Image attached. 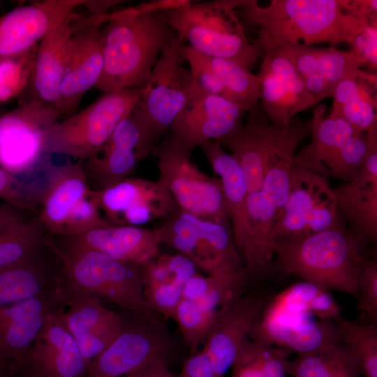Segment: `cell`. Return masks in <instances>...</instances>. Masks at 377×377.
I'll use <instances>...</instances> for the list:
<instances>
[{"instance_id":"obj_1","label":"cell","mask_w":377,"mask_h":377,"mask_svg":"<svg viewBox=\"0 0 377 377\" xmlns=\"http://www.w3.org/2000/svg\"><path fill=\"white\" fill-rule=\"evenodd\" d=\"M182 0H159L120 10L102 29L103 68L96 84L107 94L144 87L161 54L178 34L165 11Z\"/></svg>"},{"instance_id":"obj_2","label":"cell","mask_w":377,"mask_h":377,"mask_svg":"<svg viewBox=\"0 0 377 377\" xmlns=\"http://www.w3.org/2000/svg\"><path fill=\"white\" fill-rule=\"evenodd\" d=\"M241 8L249 23L258 28L253 43L264 54L289 45H351L369 27L348 12L343 0H272L267 6L245 0Z\"/></svg>"},{"instance_id":"obj_3","label":"cell","mask_w":377,"mask_h":377,"mask_svg":"<svg viewBox=\"0 0 377 377\" xmlns=\"http://www.w3.org/2000/svg\"><path fill=\"white\" fill-rule=\"evenodd\" d=\"M361 239L343 227L290 239H275L273 251L284 270L320 288L355 297L366 260Z\"/></svg>"},{"instance_id":"obj_4","label":"cell","mask_w":377,"mask_h":377,"mask_svg":"<svg viewBox=\"0 0 377 377\" xmlns=\"http://www.w3.org/2000/svg\"><path fill=\"white\" fill-rule=\"evenodd\" d=\"M46 244L59 259L64 303L96 297L121 309L149 312L145 300L144 265L126 263L93 250L65 251Z\"/></svg>"},{"instance_id":"obj_5","label":"cell","mask_w":377,"mask_h":377,"mask_svg":"<svg viewBox=\"0 0 377 377\" xmlns=\"http://www.w3.org/2000/svg\"><path fill=\"white\" fill-rule=\"evenodd\" d=\"M244 1L186 0L165 13L170 25L196 51L210 57L232 59L249 69L262 52L248 40L235 13Z\"/></svg>"},{"instance_id":"obj_6","label":"cell","mask_w":377,"mask_h":377,"mask_svg":"<svg viewBox=\"0 0 377 377\" xmlns=\"http://www.w3.org/2000/svg\"><path fill=\"white\" fill-rule=\"evenodd\" d=\"M122 327L117 337L87 364L84 377H121L156 361L170 364L178 346L166 318L150 311L122 309Z\"/></svg>"},{"instance_id":"obj_7","label":"cell","mask_w":377,"mask_h":377,"mask_svg":"<svg viewBox=\"0 0 377 377\" xmlns=\"http://www.w3.org/2000/svg\"><path fill=\"white\" fill-rule=\"evenodd\" d=\"M45 185L37 213L47 234L68 237L110 226L91 195L84 161L44 165Z\"/></svg>"},{"instance_id":"obj_8","label":"cell","mask_w":377,"mask_h":377,"mask_svg":"<svg viewBox=\"0 0 377 377\" xmlns=\"http://www.w3.org/2000/svg\"><path fill=\"white\" fill-rule=\"evenodd\" d=\"M144 87L103 94L80 112L57 121L45 133V153L89 159L139 103Z\"/></svg>"},{"instance_id":"obj_9","label":"cell","mask_w":377,"mask_h":377,"mask_svg":"<svg viewBox=\"0 0 377 377\" xmlns=\"http://www.w3.org/2000/svg\"><path fill=\"white\" fill-rule=\"evenodd\" d=\"M191 154L171 135L156 144L151 154L156 158L158 179L179 209L231 228L220 179L200 171L191 161Z\"/></svg>"},{"instance_id":"obj_10","label":"cell","mask_w":377,"mask_h":377,"mask_svg":"<svg viewBox=\"0 0 377 377\" xmlns=\"http://www.w3.org/2000/svg\"><path fill=\"white\" fill-rule=\"evenodd\" d=\"M156 229L161 244L177 250L209 276L248 277L231 228L178 209Z\"/></svg>"},{"instance_id":"obj_11","label":"cell","mask_w":377,"mask_h":377,"mask_svg":"<svg viewBox=\"0 0 377 377\" xmlns=\"http://www.w3.org/2000/svg\"><path fill=\"white\" fill-rule=\"evenodd\" d=\"M186 45L178 34L161 54L138 103L156 141L170 129L187 102L200 91L184 64Z\"/></svg>"},{"instance_id":"obj_12","label":"cell","mask_w":377,"mask_h":377,"mask_svg":"<svg viewBox=\"0 0 377 377\" xmlns=\"http://www.w3.org/2000/svg\"><path fill=\"white\" fill-rule=\"evenodd\" d=\"M341 227L333 188L325 177L293 163L288 198L273 229V242Z\"/></svg>"},{"instance_id":"obj_13","label":"cell","mask_w":377,"mask_h":377,"mask_svg":"<svg viewBox=\"0 0 377 377\" xmlns=\"http://www.w3.org/2000/svg\"><path fill=\"white\" fill-rule=\"evenodd\" d=\"M57 105L38 100L22 103L0 116V168L17 177L44 163L47 130L63 115Z\"/></svg>"},{"instance_id":"obj_14","label":"cell","mask_w":377,"mask_h":377,"mask_svg":"<svg viewBox=\"0 0 377 377\" xmlns=\"http://www.w3.org/2000/svg\"><path fill=\"white\" fill-rule=\"evenodd\" d=\"M155 142L137 104L101 147L84 161L89 187L103 189L131 175L151 154Z\"/></svg>"},{"instance_id":"obj_15","label":"cell","mask_w":377,"mask_h":377,"mask_svg":"<svg viewBox=\"0 0 377 377\" xmlns=\"http://www.w3.org/2000/svg\"><path fill=\"white\" fill-rule=\"evenodd\" d=\"M91 195L110 226H140L166 219L178 209L171 193L159 180L126 177Z\"/></svg>"},{"instance_id":"obj_16","label":"cell","mask_w":377,"mask_h":377,"mask_svg":"<svg viewBox=\"0 0 377 377\" xmlns=\"http://www.w3.org/2000/svg\"><path fill=\"white\" fill-rule=\"evenodd\" d=\"M258 76L264 110L276 126H288L297 114L318 104L283 47L264 54Z\"/></svg>"},{"instance_id":"obj_17","label":"cell","mask_w":377,"mask_h":377,"mask_svg":"<svg viewBox=\"0 0 377 377\" xmlns=\"http://www.w3.org/2000/svg\"><path fill=\"white\" fill-rule=\"evenodd\" d=\"M66 306L46 318L17 374L29 377H84L87 362L68 330Z\"/></svg>"},{"instance_id":"obj_18","label":"cell","mask_w":377,"mask_h":377,"mask_svg":"<svg viewBox=\"0 0 377 377\" xmlns=\"http://www.w3.org/2000/svg\"><path fill=\"white\" fill-rule=\"evenodd\" d=\"M246 112L225 97L198 91L175 120L171 135L191 152L204 142L218 141L237 131Z\"/></svg>"},{"instance_id":"obj_19","label":"cell","mask_w":377,"mask_h":377,"mask_svg":"<svg viewBox=\"0 0 377 377\" xmlns=\"http://www.w3.org/2000/svg\"><path fill=\"white\" fill-rule=\"evenodd\" d=\"M62 306L57 292L0 307V367L17 374L46 318Z\"/></svg>"},{"instance_id":"obj_20","label":"cell","mask_w":377,"mask_h":377,"mask_svg":"<svg viewBox=\"0 0 377 377\" xmlns=\"http://www.w3.org/2000/svg\"><path fill=\"white\" fill-rule=\"evenodd\" d=\"M104 15L83 16L74 12L42 39L38 45L28 84L31 85L32 92L29 101L38 100L59 108L60 87L71 53L73 37L79 30Z\"/></svg>"},{"instance_id":"obj_21","label":"cell","mask_w":377,"mask_h":377,"mask_svg":"<svg viewBox=\"0 0 377 377\" xmlns=\"http://www.w3.org/2000/svg\"><path fill=\"white\" fill-rule=\"evenodd\" d=\"M87 0H46L16 8L0 17V59L38 44Z\"/></svg>"},{"instance_id":"obj_22","label":"cell","mask_w":377,"mask_h":377,"mask_svg":"<svg viewBox=\"0 0 377 377\" xmlns=\"http://www.w3.org/2000/svg\"><path fill=\"white\" fill-rule=\"evenodd\" d=\"M47 238L61 250L96 251L126 263L142 265L160 253L156 229L139 226H109L77 235Z\"/></svg>"},{"instance_id":"obj_23","label":"cell","mask_w":377,"mask_h":377,"mask_svg":"<svg viewBox=\"0 0 377 377\" xmlns=\"http://www.w3.org/2000/svg\"><path fill=\"white\" fill-rule=\"evenodd\" d=\"M265 305V297L262 293L254 291L242 295L239 291L219 310L203 348L220 376L223 377L231 367Z\"/></svg>"},{"instance_id":"obj_24","label":"cell","mask_w":377,"mask_h":377,"mask_svg":"<svg viewBox=\"0 0 377 377\" xmlns=\"http://www.w3.org/2000/svg\"><path fill=\"white\" fill-rule=\"evenodd\" d=\"M118 14L119 10L105 13L75 34L60 87L59 106L64 114H73L86 92L98 81L104 58L101 25L112 20Z\"/></svg>"},{"instance_id":"obj_25","label":"cell","mask_w":377,"mask_h":377,"mask_svg":"<svg viewBox=\"0 0 377 377\" xmlns=\"http://www.w3.org/2000/svg\"><path fill=\"white\" fill-rule=\"evenodd\" d=\"M290 131V124L278 127L258 113L249 114L239 128L217 141L230 150L242 169L248 193L261 190L267 161Z\"/></svg>"},{"instance_id":"obj_26","label":"cell","mask_w":377,"mask_h":377,"mask_svg":"<svg viewBox=\"0 0 377 377\" xmlns=\"http://www.w3.org/2000/svg\"><path fill=\"white\" fill-rule=\"evenodd\" d=\"M249 337L254 341L276 344L280 346L278 347L298 354L343 343L337 323L313 320L306 313L286 318H257Z\"/></svg>"},{"instance_id":"obj_27","label":"cell","mask_w":377,"mask_h":377,"mask_svg":"<svg viewBox=\"0 0 377 377\" xmlns=\"http://www.w3.org/2000/svg\"><path fill=\"white\" fill-rule=\"evenodd\" d=\"M369 140L367 154L356 175L333 189L339 212L361 239L377 237V135H370Z\"/></svg>"},{"instance_id":"obj_28","label":"cell","mask_w":377,"mask_h":377,"mask_svg":"<svg viewBox=\"0 0 377 377\" xmlns=\"http://www.w3.org/2000/svg\"><path fill=\"white\" fill-rule=\"evenodd\" d=\"M61 262L45 242L27 260L0 269V307L61 292Z\"/></svg>"},{"instance_id":"obj_29","label":"cell","mask_w":377,"mask_h":377,"mask_svg":"<svg viewBox=\"0 0 377 377\" xmlns=\"http://www.w3.org/2000/svg\"><path fill=\"white\" fill-rule=\"evenodd\" d=\"M68 306L64 313L66 326L88 364L120 334L121 316L104 306L96 297L77 300Z\"/></svg>"},{"instance_id":"obj_30","label":"cell","mask_w":377,"mask_h":377,"mask_svg":"<svg viewBox=\"0 0 377 377\" xmlns=\"http://www.w3.org/2000/svg\"><path fill=\"white\" fill-rule=\"evenodd\" d=\"M198 147L203 151L214 173L220 177L233 239L241 259L249 238L246 210L248 187L244 174L235 158L217 141L208 140Z\"/></svg>"},{"instance_id":"obj_31","label":"cell","mask_w":377,"mask_h":377,"mask_svg":"<svg viewBox=\"0 0 377 377\" xmlns=\"http://www.w3.org/2000/svg\"><path fill=\"white\" fill-rule=\"evenodd\" d=\"M246 210L249 238L241 260L248 277L257 281L267 273L274 255L272 234L277 213L271 197L263 189L248 193Z\"/></svg>"},{"instance_id":"obj_32","label":"cell","mask_w":377,"mask_h":377,"mask_svg":"<svg viewBox=\"0 0 377 377\" xmlns=\"http://www.w3.org/2000/svg\"><path fill=\"white\" fill-rule=\"evenodd\" d=\"M326 106L320 104L311 119V141L294 155L293 164L318 174L323 165L350 137L362 133L340 117L325 116Z\"/></svg>"},{"instance_id":"obj_33","label":"cell","mask_w":377,"mask_h":377,"mask_svg":"<svg viewBox=\"0 0 377 377\" xmlns=\"http://www.w3.org/2000/svg\"><path fill=\"white\" fill-rule=\"evenodd\" d=\"M311 119L295 121L291 124L287 137L267 161L261 189L271 197L276 207L277 219L287 201L295 149L302 140L311 137Z\"/></svg>"},{"instance_id":"obj_34","label":"cell","mask_w":377,"mask_h":377,"mask_svg":"<svg viewBox=\"0 0 377 377\" xmlns=\"http://www.w3.org/2000/svg\"><path fill=\"white\" fill-rule=\"evenodd\" d=\"M203 56L207 64L223 83L226 98L245 107L249 114L258 113L260 99L258 75L251 73L249 68L232 59Z\"/></svg>"},{"instance_id":"obj_35","label":"cell","mask_w":377,"mask_h":377,"mask_svg":"<svg viewBox=\"0 0 377 377\" xmlns=\"http://www.w3.org/2000/svg\"><path fill=\"white\" fill-rule=\"evenodd\" d=\"M46 235L37 214L0 232V269L31 257L44 245Z\"/></svg>"},{"instance_id":"obj_36","label":"cell","mask_w":377,"mask_h":377,"mask_svg":"<svg viewBox=\"0 0 377 377\" xmlns=\"http://www.w3.org/2000/svg\"><path fill=\"white\" fill-rule=\"evenodd\" d=\"M246 279L237 276H203L197 272L184 286L183 298L201 306L218 311L237 293Z\"/></svg>"},{"instance_id":"obj_37","label":"cell","mask_w":377,"mask_h":377,"mask_svg":"<svg viewBox=\"0 0 377 377\" xmlns=\"http://www.w3.org/2000/svg\"><path fill=\"white\" fill-rule=\"evenodd\" d=\"M340 328L343 343L355 359L360 374L377 377V327L364 325L341 316L336 321Z\"/></svg>"},{"instance_id":"obj_38","label":"cell","mask_w":377,"mask_h":377,"mask_svg":"<svg viewBox=\"0 0 377 377\" xmlns=\"http://www.w3.org/2000/svg\"><path fill=\"white\" fill-rule=\"evenodd\" d=\"M315 71L334 85L346 78H355L376 83V75L360 69L364 63L351 52L334 47H314Z\"/></svg>"},{"instance_id":"obj_39","label":"cell","mask_w":377,"mask_h":377,"mask_svg":"<svg viewBox=\"0 0 377 377\" xmlns=\"http://www.w3.org/2000/svg\"><path fill=\"white\" fill-rule=\"evenodd\" d=\"M369 148V140L366 132L354 135L323 165L318 175L346 183L350 182L360 169Z\"/></svg>"},{"instance_id":"obj_40","label":"cell","mask_w":377,"mask_h":377,"mask_svg":"<svg viewBox=\"0 0 377 377\" xmlns=\"http://www.w3.org/2000/svg\"><path fill=\"white\" fill-rule=\"evenodd\" d=\"M219 311L209 310L197 302L182 298L179 303L174 319L179 325L190 355L197 352L211 329Z\"/></svg>"},{"instance_id":"obj_41","label":"cell","mask_w":377,"mask_h":377,"mask_svg":"<svg viewBox=\"0 0 377 377\" xmlns=\"http://www.w3.org/2000/svg\"><path fill=\"white\" fill-rule=\"evenodd\" d=\"M38 45L22 54L0 59V102L15 97L28 86Z\"/></svg>"},{"instance_id":"obj_42","label":"cell","mask_w":377,"mask_h":377,"mask_svg":"<svg viewBox=\"0 0 377 377\" xmlns=\"http://www.w3.org/2000/svg\"><path fill=\"white\" fill-rule=\"evenodd\" d=\"M45 175L26 182L0 168V198L24 211L38 213Z\"/></svg>"},{"instance_id":"obj_43","label":"cell","mask_w":377,"mask_h":377,"mask_svg":"<svg viewBox=\"0 0 377 377\" xmlns=\"http://www.w3.org/2000/svg\"><path fill=\"white\" fill-rule=\"evenodd\" d=\"M344 348L336 343L322 349L298 354L286 363V374L293 377H327Z\"/></svg>"},{"instance_id":"obj_44","label":"cell","mask_w":377,"mask_h":377,"mask_svg":"<svg viewBox=\"0 0 377 377\" xmlns=\"http://www.w3.org/2000/svg\"><path fill=\"white\" fill-rule=\"evenodd\" d=\"M183 287L174 283L145 284L143 293L148 308L166 319L173 318L183 298Z\"/></svg>"},{"instance_id":"obj_45","label":"cell","mask_w":377,"mask_h":377,"mask_svg":"<svg viewBox=\"0 0 377 377\" xmlns=\"http://www.w3.org/2000/svg\"><path fill=\"white\" fill-rule=\"evenodd\" d=\"M329 114L343 118L360 132H366L377 126L376 104L369 96L364 94L339 108L332 109Z\"/></svg>"},{"instance_id":"obj_46","label":"cell","mask_w":377,"mask_h":377,"mask_svg":"<svg viewBox=\"0 0 377 377\" xmlns=\"http://www.w3.org/2000/svg\"><path fill=\"white\" fill-rule=\"evenodd\" d=\"M357 308L373 320L377 318V262L365 260L358 279Z\"/></svg>"},{"instance_id":"obj_47","label":"cell","mask_w":377,"mask_h":377,"mask_svg":"<svg viewBox=\"0 0 377 377\" xmlns=\"http://www.w3.org/2000/svg\"><path fill=\"white\" fill-rule=\"evenodd\" d=\"M252 341L254 359L267 377H286L290 352L285 348Z\"/></svg>"},{"instance_id":"obj_48","label":"cell","mask_w":377,"mask_h":377,"mask_svg":"<svg viewBox=\"0 0 377 377\" xmlns=\"http://www.w3.org/2000/svg\"><path fill=\"white\" fill-rule=\"evenodd\" d=\"M231 367L232 377H267L254 359L252 341L249 337L241 344Z\"/></svg>"},{"instance_id":"obj_49","label":"cell","mask_w":377,"mask_h":377,"mask_svg":"<svg viewBox=\"0 0 377 377\" xmlns=\"http://www.w3.org/2000/svg\"><path fill=\"white\" fill-rule=\"evenodd\" d=\"M353 53L364 64L376 66V25L367 27L350 45Z\"/></svg>"},{"instance_id":"obj_50","label":"cell","mask_w":377,"mask_h":377,"mask_svg":"<svg viewBox=\"0 0 377 377\" xmlns=\"http://www.w3.org/2000/svg\"><path fill=\"white\" fill-rule=\"evenodd\" d=\"M307 309L320 320L336 321L341 316L340 309L328 290L320 288L308 301Z\"/></svg>"},{"instance_id":"obj_51","label":"cell","mask_w":377,"mask_h":377,"mask_svg":"<svg viewBox=\"0 0 377 377\" xmlns=\"http://www.w3.org/2000/svg\"><path fill=\"white\" fill-rule=\"evenodd\" d=\"M177 377H221L205 348L191 355Z\"/></svg>"},{"instance_id":"obj_52","label":"cell","mask_w":377,"mask_h":377,"mask_svg":"<svg viewBox=\"0 0 377 377\" xmlns=\"http://www.w3.org/2000/svg\"><path fill=\"white\" fill-rule=\"evenodd\" d=\"M357 80L355 78H346L334 85L332 109L339 108L363 94Z\"/></svg>"},{"instance_id":"obj_53","label":"cell","mask_w":377,"mask_h":377,"mask_svg":"<svg viewBox=\"0 0 377 377\" xmlns=\"http://www.w3.org/2000/svg\"><path fill=\"white\" fill-rule=\"evenodd\" d=\"M306 90L317 103L325 98L332 97L334 85L318 73L302 78Z\"/></svg>"},{"instance_id":"obj_54","label":"cell","mask_w":377,"mask_h":377,"mask_svg":"<svg viewBox=\"0 0 377 377\" xmlns=\"http://www.w3.org/2000/svg\"><path fill=\"white\" fill-rule=\"evenodd\" d=\"M348 12L369 26L376 25V0L346 1Z\"/></svg>"},{"instance_id":"obj_55","label":"cell","mask_w":377,"mask_h":377,"mask_svg":"<svg viewBox=\"0 0 377 377\" xmlns=\"http://www.w3.org/2000/svg\"><path fill=\"white\" fill-rule=\"evenodd\" d=\"M360 375L355 359L344 344L342 352L327 377H359Z\"/></svg>"},{"instance_id":"obj_56","label":"cell","mask_w":377,"mask_h":377,"mask_svg":"<svg viewBox=\"0 0 377 377\" xmlns=\"http://www.w3.org/2000/svg\"><path fill=\"white\" fill-rule=\"evenodd\" d=\"M26 211L10 203L0 205V232L27 220Z\"/></svg>"},{"instance_id":"obj_57","label":"cell","mask_w":377,"mask_h":377,"mask_svg":"<svg viewBox=\"0 0 377 377\" xmlns=\"http://www.w3.org/2000/svg\"><path fill=\"white\" fill-rule=\"evenodd\" d=\"M169 362L160 360L147 364L124 377H177L168 369Z\"/></svg>"},{"instance_id":"obj_58","label":"cell","mask_w":377,"mask_h":377,"mask_svg":"<svg viewBox=\"0 0 377 377\" xmlns=\"http://www.w3.org/2000/svg\"><path fill=\"white\" fill-rule=\"evenodd\" d=\"M121 2L116 0H87L84 7L89 15H99L108 13V9Z\"/></svg>"},{"instance_id":"obj_59","label":"cell","mask_w":377,"mask_h":377,"mask_svg":"<svg viewBox=\"0 0 377 377\" xmlns=\"http://www.w3.org/2000/svg\"><path fill=\"white\" fill-rule=\"evenodd\" d=\"M0 377H17V376L6 369L0 367Z\"/></svg>"},{"instance_id":"obj_60","label":"cell","mask_w":377,"mask_h":377,"mask_svg":"<svg viewBox=\"0 0 377 377\" xmlns=\"http://www.w3.org/2000/svg\"><path fill=\"white\" fill-rule=\"evenodd\" d=\"M17 377H29L22 374H17Z\"/></svg>"}]
</instances>
